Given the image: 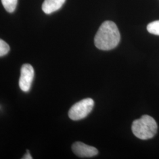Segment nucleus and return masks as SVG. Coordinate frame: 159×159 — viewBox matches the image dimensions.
Masks as SVG:
<instances>
[{
    "label": "nucleus",
    "mask_w": 159,
    "mask_h": 159,
    "mask_svg": "<svg viewBox=\"0 0 159 159\" xmlns=\"http://www.w3.org/2000/svg\"><path fill=\"white\" fill-rule=\"evenodd\" d=\"M120 34L117 26L111 21H104L101 25L94 37V44L104 51L111 50L119 44Z\"/></svg>",
    "instance_id": "obj_1"
},
{
    "label": "nucleus",
    "mask_w": 159,
    "mask_h": 159,
    "mask_svg": "<svg viewBox=\"0 0 159 159\" xmlns=\"http://www.w3.org/2000/svg\"><path fill=\"white\" fill-rule=\"evenodd\" d=\"M131 130L137 138L148 140L153 138L156 134L157 125L153 117L148 115H143L141 118L133 122Z\"/></svg>",
    "instance_id": "obj_2"
},
{
    "label": "nucleus",
    "mask_w": 159,
    "mask_h": 159,
    "mask_svg": "<svg viewBox=\"0 0 159 159\" xmlns=\"http://www.w3.org/2000/svg\"><path fill=\"white\" fill-rule=\"evenodd\" d=\"M94 100L90 98L81 100L74 104L68 111L70 119L74 121L83 119L91 112L94 107Z\"/></svg>",
    "instance_id": "obj_3"
},
{
    "label": "nucleus",
    "mask_w": 159,
    "mask_h": 159,
    "mask_svg": "<svg viewBox=\"0 0 159 159\" xmlns=\"http://www.w3.org/2000/svg\"><path fill=\"white\" fill-rule=\"evenodd\" d=\"M34 70L29 64H23L21 68V75L19 80V86L24 92H28L30 90L34 79Z\"/></svg>",
    "instance_id": "obj_4"
},
{
    "label": "nucleus",
    "mask_w": 159,
    "mask_h": 159,
    "mask_svg": "<svg viewBox=\"0 0 159 159\" xmlns=\"http://www.w3.org/2000/svg\"><path fill=\"white\" fill-rule=\"evenodd\" d=\"M72 150L75 155L80 157H91L98 153L96 148L80 142L74 143L72 146Z\"/></svg>",
    "instance_id": "obj_5"
},
{
    "label": "nucleus",
    "mask_w": 159,
    "mask_h": 159,
    "mask_svg": "<svg viewBox=\"0 0 159 159\" xmlns=\"http://www.w3.org/2000/svg\"><path fill=\"white\" fill-rule=\"evenodd\" d=\"M66 0H44L42 10L47 14H50L58 10L64 4Z\"/></svg>",
    "instance_id": "obj_6"
},
{
    "label": "nucleus",
    "mask_w": 159,
    "mask_h": 159,
    "mask_svg": "<svg viewBox=\"0 0 159 159\" xmlns=\"http://www.w3.org/2000/svg\"><path fill=\"white\" fill-rule=\"evenodd\" d=\"M18 0H1L2 4L6 11L11 13L15 11Z\"/></svg>",
    "instance_id": "obj_7"
},
{
    "label": "nucleus",
    "mask_w": 159,
    "mask_h": 159,
    "mask_svg": "<svg viewBox=\"0 0 159 159\" xmlns=\"http://www.w3.org/2000/svg\"><path fill=\"white\" fill-rule=\"evenodd\" d=\"M147 30L150 34L159 35V20L149 23Z\"/></svg>",
    "instance_id": "obj_8"
},
{
    "label": "nucleus",
    "mask_w": 159,
    "mask_h": 159,
    "mask_svg": "<svg viewBox=\"0 0 159 159\" xmlns=\"http://www.w3.org/2000/svg\"><path fill=\"white\" fill-rule=\"evenodd\" d=\"M10 50L9 45L4 40H0V56L2 57L8 54Z\"/></svg>",
    "instance_id": "obj_9"
},
{
    "label": "nucleus",
    "mask_w": 159,
    "mask_h": 159,
    "mask_svg": "<svg viewBox=\"0 0 159 159\" xmlns=\"http://www.w3.org/2000/svg\"><path fill=\"white\" fill-rule=\"evenodd\" d=\"M27 153L25 154L24 155V156H23V157H22V159H33V157H32V156H31V154L30 153V151H29V150H27Z\"/></svg>",
    "instance_id": "obj_10"
}]
</instances>
